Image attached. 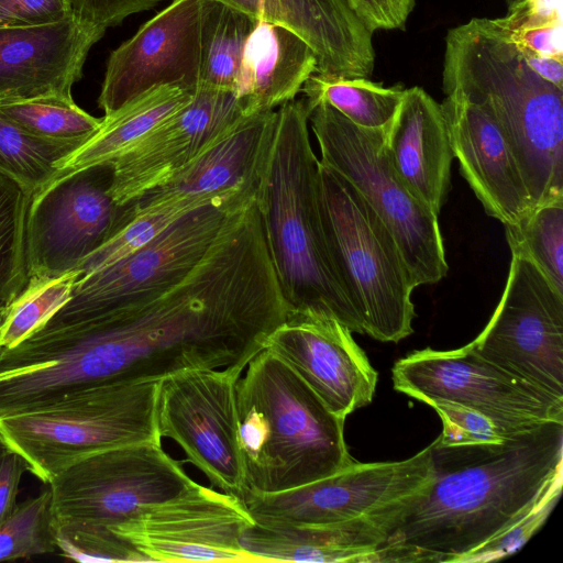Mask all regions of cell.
Listing matches in <instances>:
<instances>
[{
    "mask_svg": "<svg viewBox=\"0 0 563 563\" xmlns=\"http://www.w3.org/2000/svg\"><path fill=\"white\" fill-rule=\"evenodd\" d=\"M445 96L441 108L462 176L487 216L517 222L533 203L504 130L487 104Z\"/></svg>",
    "mask_w": 563,
    "mask_h": 563,
    "instance_id": "cell-21",
    "label": "cell"
},
{
    "mask_svg": "<svg viewBox=\"0 0 563 563\" xmlns=\"http://www.w3.org/2000/svg\"><path fill=\"white\" fill-rule=\"evenodd\" d=\"M511 30L509 11L449 30L442 87L489 107L537 208L563 200V90L527 65Z\"/></svg>",
    "mask_w": 563,
    "mask_h": 563,
    "instance_id": "cell-3",
    "label": "cell"
},
{
    "mask_svg": "<svg viewBox=\"0 0 563 563\" xmlns=\"http://www.w3.org/2000/svg\"><path fill=\"white\" fill-rule=\"evenodd\" d=\"M321 164L364 197L395 238L416 287L432 285L449 271L434 213L399 177L387 153L386 129H365L325 102L308 115Z\"/></svg>",
    "mask_w": 563,
    "mask_h": 563,
    "instance_id": "cell-8",
    "label": "cell"
},
{
    "mask_svg": "<svg viewBox=\"0 0 563 563\" xmlns=\"http://www.w3.org/2000/svg\"><path fill=\"white\" fill-rule=\"evenodd\" d=\"M235 386L246 493L273 494L335 474L356 461L344 420L279 357L263 349Z\"/></svg>",
    "mask_w": 563,
    "mask_h": 563,
    "instance_id": "cell-5",
    "label": "cell"
},
{
    "mask_svg": "<svg viewBox=\"0 0 563 563\" xmlns=\"http://www.w3.org/2000/svg\"><path fill=\"white\" fill-rule=\"evenodd\" d=\"M429 406L435 410L443 423V431L437 438L442 446L503 443L525 432L460 404L434 401Z\"/></svg>",
    "mask_w": 563,
    "mask_h": 563,
    "instance_id": "cell-39",
    "label": "cell"
},
{
    "mask_svg": "<svg viewBox=\"0 0 563 563\" xmlns=\"http://www.w3.org/2000/svg\"><path fill=\"white\" fill-rule=\"evenodd\" d=\"M563 423L503 443L432 442V474L397 504L373 563L456 562L528 512L563 470Z\"/></svg>",
    "mask_w": 563,
    "mask_h": 563,
    "instance_id": "cell-2",
    "label": "cell"
},
{
    "mask_svg": "<svg viewBox=\"0 0 563 563\" xmlns=\"http://www.w3.org/2000/svg\"><path fill=\"white\" fill-rule=\"evenodd\" d=\"M199 208L202 207L179 202L132 212L129 205L128 222L108 242L80 263L77 267L80 277L129 255L146 244L176 220Z\"/></svg>",
    "mask_w": 563,
    "mask_h": 563,
    "instance_id": "cell-36",
    "label": "cell"
},
{
    "mask_svg": "<svg viewBox=\"0 0 563 563\" xmlns=\"http://www.w3.org/2000/svg\"><path fill=\"white\" fill-rule=\"evenodd\" d=\"M432 474V443L399 462H355L284 492L246 493L254 522L266 526L333 525L382 511L420 492Z\"/></svg>",
    "mask_w": 563,
    "mask_h": 563,
    "instance_id": "cell-16",
    "label": "cell"
},
{
    "mask_svg": "<svg viewBox=\"0 0 563 563\" xmlns=\"http://www.w3.org/2000/svg\"><path fill=\"white\" fill-rule=\"evenodd\" d=\"M289 313L253 203L232 214L200 263L157 298L53 328L46 361L64 390L247 366Z\"/></svg>",
    "mask_w": 563,
    "mask_h": 563,
    "instance_id": "cell-1",
    "label": "cell"
},
{
    "mask_svg": "<svg viewBox=\"0 0 563 563\" xmlns=\"http://www.w3.org/2000/svg\"><path fill=\"white\" fill-rule=\"evenodd\" d=\"M158 382L76 388L0 415V441L48 484L75 462L112 448L157 441Z\"/></svg>",
    "mask_w": 563,
    "mask_h": 563,
    "instance_id": "cell-6",
    "label": "cell"
},
{
    "mask_svg": "<svg viewBox=\"0 0 563 563\" xmlns=\"http://www.w3.org/2000/svg\"><path fill=\"white\" fill-rule=\"evenodd\" d=\"M264 349L286 363L342 419L373 400L377 372L352 332L335 319L289 313L268 335Z\"/></svg>",
    "mask_w": 563,
    "mask_h": 563,
    "instance_id": "cell-20",
    "label": "cell"
},
{
    "mask_svg": "<svg viewBox=\"0 0 563 563\" xmlns=\"http://www.w3.org/2000/svg\"><path fill=\"white\" fill-rule=\"evenodd\" d=\"M0 114L42 139L80 144L101 124V118L92 117L76 104L73 96L65 95L0 99Z\"/></svg>",
    "mask_w": 563,
    "mask_h": 563,
    "instance_id": "cell-30",
    "label": "cell"
},
{
    "mask_svg": "<svg viewBox=\"0 0 563 563\" xmlns=\"http://www.w3.org/2000/svg\"><path fill=\"white\" fill-rule=\"evenodd\" d=\"M505 232L511 255L531 262L563 295V200L533 208Z\"/></svg>",
    "mask_w": 563,
    "mask_h": 563,
    "instance_id": "cell-33",
    "label": "cell"
},
{
    "mask_svg": "<svg viewBox=\"0 0 563 563\" xmlns=\"http://www.w3.org/2000/svg\"><path fill=\"white\" fill-rule=\"evenodd\" d=\"M254 523L245 503L192 482L111 529L147 562H251L242 545Z\"/></svg>",
    "mask_w": 563,
    "mask_h": 563,
    "instance_id": "cell-15",
    "label": "cell"
},
{
    "mask_svg": "<svg viewBox=\"0 0 563 563\" xmlns=\"http://www.w3.org/2000/svg\"><path fill=\"white\" fill-rule=\"evenodd\" d=\"M5 307H7V303H2L0 302V322L2 320V317H3V313H4V310H5ZM2 347L0 346V352H1Z\"/></svg>",
    "mask_w": 563,
    "mask_h": 563,
    "instance_id": "cell-47",
    "label": "cell"
},
{
    "mask_svg": "<svg viewBox=\"0 0 563 563\" xmlns=\"http://www.w3.org/2000/svg\"><path fill=\"white\" fill-rule=\"evenodd\" d=\"M508 1H510V0H508Z\"/></svg>",
    "mask_w": 563,
    "mask_h": 563,
    "instance_id": "cell-49",
    "label": "cell"
},
{
    "mask_svg": "<svg viewBox=\"0 0 563 563\" xmlns=\"http://www.w3.org/2000/svg\"><path fill=\"white\" fill-rule=\"evenodd\" d=\"M522 55L527 65L540 78L563 90V58L542 56L530 53H522Z\"/></svg>",
    "mask_w": 563,
    "mask_h": 563,
    "instance_id": "cell-45",
    "label": "cell"
},
{
    "mask_svg": "<svg viewBox=\"0 0 563 563\" xmlns=\"http://www.w3.org/2000/svg\"><path fill=\"white\" fill-rule=\"evenodd\" d=\"M257 21L282 24L313 49L317 74L368 78L375 64L373 33L346 0H219Z\"/></svg>",
    "mask_w": 563,
    "mask_h": 563,
    "instance_id": "cell-23",
    "label": "cell"
},
{
    "mask_svg": "<svg viewBox=\"0 0 563 563\" xmlns=\"http://www.w3.org/2000/svg\"><path fill=\"white\" fill-rule=\"evenodd\" d=\"M278 112L244 117L168 183L132 202L143 211L179 202L240 210L254 203L268 165Z\"/></svg>",
    "mask_w": 563,
    "mask_h": 563,
    "instance_id": "cell-19",
    "label": "cell"
},
{
    "mask_svg": "<svg viewBox=\"0 0 563 563\" xmlns=\"http://www.w3.org/2000/svg\"><path fill=\"white\" fill-rule=\"evenodd\" d=\"M363 24L372 32L402 29L416 0H346Z\"/></svg>",
    "mask_w": 563,
    "mask_h": 563,
    "instance_id": "cell-43",
    "label": "cell"
},
{
    "mask_svg": "<svg viewBox=\"0 0 563 563\" xmlns=\"http://www.w3.org/2000/svg\"><path fill=\"white\" fill-rule=\"evenodd\" d=\"M391 376L397 391L428 406L460 404L520 431L550 421L563 423V398L505 372L467 345L415 351L394 364Z\"/></svg>",
    "mask_w": 563,
    "mask_h": 563,
    "instance_id": "cell-12",
    "label": "cell"
},
{
    "mask_svg": "<svg viewBox=\"0 0 563 563\" xmlns=\"http://www.w3.org/2000/svg\"><path fill=\"white\" fill-rule=\"evenodd\" d=\"M238 211L207 206L183 216L140 249L80 277L71 298L46 324L97 318L157 298L200 263Z\"/></svg>",
    "mask_w": 563,
    "mask_h": 563,
    "instance_id": "cell-9",
    "label": "cell"
},
{
    "mask_svg": "<svg viewBox=\"0 0 563 563\" xmlns=\"http://www.w3.org/2000/svg\"><path fill=\"white\" fill-rule=\"evenodd\" d=\"M4 444L0 441V453L4 450Z\"/></svg>",
    "mask_w": 563,
    "mask_h": 563,
    "instance_id": "cell-48",
    "label": "cell"
},
{
    "mask_svg": "<svg viewBox=\"0 0 563 563\" xmlns=\"http://www.w3.org/2000/svg\"><path fill=\"white\" fill-rule=\"evenodd\" d=\"M467 346L517 378L563 398V295L528 260L511 257L499 303Z\"/></svg>",
    "mask_w": 563,
    "mask_h": 563,
    "instance_id": "cell-13",
    "label": "cell"
},
{
    "mask_svg": "<svg viewBox=\"0 0 563 563\" xmlns=\"http://www.w3.org/2000/svg\"><path fill=\"white\" fill-rule=\"evenodd\" d=\"M33 194L0 170V302L26 285V221Z\"/></svg>",
    "mask_w": 563,
    "mask_h": 563,
    "instance_id": "cell-34",
    "label": "cell"
},
{
    "mask_svg": "<svg viewBox=\"0 0 563 563\" xmlns=\"http://www.w3.org/2000/svg\"><path fill=\"white\" fill-rule=\"evenodd\" d=\"M55 541L60 555L78 562H147L110 529L76 521H56Z\"/></svg>",
    "mask_w": 563,
    "mask_h": 563,
    "instance_id": "cell-37",
    "label": "cell"
},
{
    "mask_svg": "<svg viewBox=\"0 0 563 563\" xmlns=\"http://www.w3.org/2000/svg\"><path fill=\"white\" fill-rule=\"evenodd\" d=\"M194 92L174 85L159 86L103 115L98 130L58 163L54 178L96 165L112 164L146 133L188 104Z\"/></svg>",
    "mask_w": 563,
    "mask_h": 563,
    "instance_id": "cell-27",
    "label": "cell"
},
{
    "mask_svg": "<svg viewBox=\"0 0 563 563\" xmlns=\"http://www.w3.org/2000/svg\"><path fill=\"white\" fill-rule=\"evenodd\" d=\"M511 37L522 53L563 58V20H539L527 14L523 0L511 2Z\"/></svg>",
    "mask_w": 563,
    "mask_h": 563,
    "instance_id": "cell-40",
    "label": "cell"
},
{
    "mask_svg": "<svg viewBox=\"0 0 563 563\" xmlns=\"http://www.w3.org/2000/svg\"><path fill=\"white\" fill-rule=\"evenodd\" d=\"M275 136L255 205L267 251L290 313L338 320L364 334L327 245L317 158L303 99L277 110Z\"/></svg>",
    "mask_w": 563,
    "mask_h": 563,
    "instance_id": "cell-4",
    "label": "cell"
},
{
    "mask_svg": "<svg viewBox=\"0 0 563 563\" xmlns=\"http://www.w3.org/2000/svg\"><path fill=\"white\" fill-rule=\"evenodd\" d=\"M405 88L385 87L368 78L311 75L301 88L309 112L320 102L338 110L365 129H386L401 101Z\"/></svg>",
    "mask_w": 563,
    "mask_h": 563,
    "instance_id": "cell-29",
    "label": "cell"
},
{
    "mask_svg": "<svg viewBox=\"0 0 563 563\" xmlns=\"http://www.w3.org/2000/svg\"><path fill=\"white\" fill-rule=\"evenodd\" d=\"M49 488L18 504L0 526V561L58 552Z\"/></svg>",
    "mask_w": 563,
    "mask_h": 563,
    "instance_id": "cell-35",
    "label": "cell"
},
{
    "mask_svg": "<svg viewBox=\"0 0 563 563\" xmlns=\"http://www.w3.org/2000/svg\"><path fill=\"white\" fill-rule=\"evenodd\" d=\"M385 144L402 181L439 216L451 188L454 159L441 103L420 87L405 89Z\"/></svg>",
    "mask_w": 563,
    "mask_h": 563,
    "instance_id": "cell-24",
    "label": "cell"
},
{
    "mask_svg": "<svg viewBox=\"0 0 563 563\" xmlns=\"http://www.w3.org/2000/svg\"><path fill=\"white\" fill-rule=\"evenodd\" d=\"M181 464L157 441L89 455L47 484L54 518L111 530L191 484Z\"/></svg>",
    "mask_w": 563,
    "mask_h": 563,
    "instance_id": "cell-10",
    "label": "cell"
},
{
    "mask_svg": "<svg viewBox=\"0 0 563 563\" xmlns=\"http://www.w3.org/2000/svg\"><path fill=\"white\" fill-rule=\"evenodd\" d=\"M80 145L42 139L0 114V170L33 195L53 180L58 163Z\"/></svg>",
    "mask_w": 563,
    "mask_h": 563,
    "instance_id": "cell-32",
    "label": "cell"
},
{
    "mask_svg": "<svg viewBox=\"0 0 563 563\" xmlns=\"http://www.w3.org/2000/svg\"><path fill=\"white\" fill-rule=\"evenodd\" d=\"M70 15L69 0H0V27L51 24Z\"/></svg>",
    "mask_w": 563,
    "mask_h": 563,
    "instance_id": "cell-42",
    "label": "cell"
},
{
    "mask_svg": "<svg viewBox=\"0 0 563 563\" xmlns=\"http://www.w3.org/2000/svg\"><path fill=\"white\" fill-rule=\"evenodd\" d=\"M562 486L563 470L554 476L528 512L464 555L459 563L496 561L521 549L545 522L561 496Z\"/></svg>",
    "mask_w": 563,
    "mask_h": 563,
    "instance_id": "cell-38",
    "label": "cell"
},
{
    "mask_svg": "<svg viewBox=\"0 0 563 563\" xmlns=\"http://www.w3.org/2000/svg\"><path fill=\"white\" fill-rule=\"evenodd\" d=\"M319 199L329 253L364 334L396 343L409 336L415 286L390 230L352 184L321 162Z\"/></svg>",
    "mask_w": 563,
    "mask_h": 563,
    "instance_id": "cell-7",
    "label": "cell"
},
{
    "mask_svg": "<svg viewBox=\"0 0 563 563\" xmlns=\"http://www.w3.org/2000/svg\"><path fill=\"white\" fill-rule=\"evenodd\" d=\"M316 71V54L302 37L282 24L257 21L244 47L234 93L246 115L274 110L295 100Z\"/></svg>",
    "mask_w": 563,
    "mask_h": 563,
    "instance_id": "cell-26",
    "label": "cell"
},
{
    "mask_svg": "<svg viewBox=\"0 0 563 563\" xmlns=\"http://www.w3.org/2000/svg\"><path fill=\"white\" fill-rule=\"evenodd\" d=\"M257 20L219 0H205L198 87L234 92L246 41Z\"/></svg>",
    "mask_w": 563,
    "mask_h": 563,
    "instance_id": "cell-28",
    "label": "cell"
},
{
    "mask_svg": "<svg viewBox=\"0 0 563 563\" xmlns=\"http://www.w3.org/2000/svg\"><path fill=\"white\" fill-rule=\"evenodd\" d=\"M165 0H69L71 15L86 27L106 31L128 16L147 11Z\"/></svg>",
    "mask_w": 563,
    "mask_h": 563,
    "instance_id": "cell-41",
    "label": "cell"
},
{
    "mask_svg": "<svg viewBox=\"0 0 563 563\" xmlns=\"http://www.w3.org/2000/svg\"><path fill=\"white\" fill-rule=\"evenodd\" d=\"M390 508L333 525L266 526L254 522L245 530L242 545L257 563H373L385 540Z\"/></svg>",
    "mask_w": 563,
    "mask_h": 563,
    "instance_id": "cell-25",
    "label": "cell"
},
{
    "mask_svg": "<svg viewBox=\"0 0 563 563\" xmlns=\"http://www.w3.org/2000/svg\"><path fill=\"white\" fill-rule=\"evenodd\" d=\"M245 367L186 369L167 376L158 380L155 405L159 438L174 440L213 486L242 500L246 486L235 386Z\"/></svg>",
    "mask_w": 563,
    "mask_h": 563,
    "instance_id": "cell-11",
    "label": "cell"
},
{
    "mask_svg": "<svg viewBox=\"0 0 563 563\" xmlns=\"http://www.w3.org/2000/svg\"><path fill=\"white\" fill-rule=\"evenodd\" d=\"M527 14L539 20H563V0H523Z\"/></svg>",
    "mask_w": 563,
    "mask_h": 563,
    "instance_id": "cell-46",
    "label": "cell"
},
{
    "mask_svg": "<svg viewBox=\"0 0 563 563\" xmlns=\"http://www.w3.org/2000/svg\"><path fill=\"white\" fill-rule=\"evenodd\" d=\"M112 164L54 178L32 196L26 221L30 276H55L77 269L129 219V205L109 194Z\"/></svg>",
    "mask_w": 563,
    "mask_h": 563,
    "instance_id": "cell-14",
    "label": "cell"
},
{
    "mask_svg": "<svg viewBox=\"0 0 563 563\" xmlns=\"http://www.w3.org/2000/svg\"><path fill=\"white\" fill-rule=\"evenodd\" d=\"M246 114L230 90L197 87L192 99L112 162L109 194L126 206L168 183Z\"/></svg>",
    "mask_w": 563,
    "mask_h": 563,
    "instance_id": "cell-18",
    "label": "cell"
},
{
    "mask_svg": "<svg viewBox=\"0 0 563 563\" xmlns=\"http://www.w3.org/2000/svg\"><path fill=\"white\" fill-rule=\"evenodd\" d=\"M203 3L205 0H172L111 52L98 97L104 115L159 86L196 90Z\"/></svg>",
    "mask_w": 563,
    "mask_h": 563,
    "instance_id": "cell-17",
    "label": "cell"
},
{
    "mask_svg": "<svg viewBox=\"0 0 563 563\" xmlns=\"http://www.w3.org/2000/svg\"><path fill=\"white\" fill-rule=\"evenodd\" d=\"M104 32L73 15L51 24L0 27V99L73 96L87 56Z\"/></svg>",
    "mask_w": 563,
    "mask_h": 563,
    "instance_id": "cell-22",
    "label": "cell"
},
{
    "mask_svg": "<svg viewBox=\"0 0 563 563\" xmlns=\"http://www.w3.org/2000/svg\"><path fill=\"white\" fill-rule=\"evenodd\" d=\"M77 269L55 276H30L7 303L0 322V346L12 349L43 328L71 298Z\"/></svg>",
    "mask_w": 563,
    "mask_h": 563,
    "instance_id": "cell-31",
    "label": "cell"
},
{
    "mask_svg": "<svg viewBox=\"0 0 563 563\" xmlns=\"http://www.w3.org/2000/svg\"><path fill=\"white\" fill-rule=\"evenodd\" d=\"M29 471L24 459L15 451L4 448L0 453V526L18 505L22 475Z\"/></svg>",
    "mask_w": 563,
    "mask_h": 563,
    "instance_id": "cell-44",
    "label": "cell"
}]
</instances>
